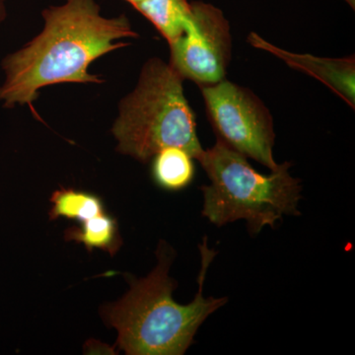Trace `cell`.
Here are the masks:
<instances>
[{
  "label": "cell",
  "instance_id": "obj_1",
  "mask_svg": "<svg viewBox=\"0 0 355 355\" xmlns=\"http://www.w3.org/2000/svg\"><path fill=\"white\" fill-rule=\"evenodd\" d=\"M43 31L2 62L6 81L0 101L6 108L33 102L44 86L64 83H102L89 65L110 51L125 48L121 39L137 38L127 16L105 18L95 0H67L42 13Z\"/></svg>",
  "mask_w": 355,
  "mask_h": 355
},
{
  "label": "cell",
  "instance_id": "obj_2",
  "mask_svg": "<svg viewBox=\"0 0 355 355\" xmlns=\"http://www.w3.org/2000/svg\"><path fill=\"white\" fill-rule=\"evenodd\" d=\"M202 266L198 291L190 304L173 298L177 282L169 277L174 251L164 241L159 244L158 265L141 279H130V288L118 302L105 306L104 321L118 331L116 345L130 355H182L193 345L205 320L227 303L226 297H205L203 286L216 251L200 246Z\"/></svg>",
  "mask_w": 355,
  "mask_h": 355
},
{
  "label": "cell",
  "instance_id": "obj_3",
  "mask_svg": "<svg viewBox=\"0 0 355 355\" xmlns=\"http://www.w3.org/2000/svg\"><path fill=\"white\" fill-rule=\"evenodd\" d=\"M198 162L210 184L202 187V214L214 225L246 221L251 235L266 226L275 227L284 216H298L302 198L300 180L292 177L291 162L279 164L270 175L257 172L246 156L217 139L203 150Z\"/></svg>",
  "mask_w": 355,
  "mask_h": 355
},
{
  "label": "cell",
  "instance_id": "obj_4",
  "mask_svg": "<svg viewBox=\"0 0 355 355\" xmlns=\"http://www.w3.org/2000/svg\"><path fill=\"white\" fill-rule=\"evenodd\" d=\"M184 79L157 58L144 64L137 88L121 100L113 135L118 151L140 162L167 147H178L198 160L203 150L195 114L184 94Z\"/></svg>",
  "mask_w": 355,
  "mask_h": 355
},
{
  "label": "cell",
  "instance_id": "obj_5",
  "mask_svg": "<svg viewBox=\"0 0 355 355\" xmlns=\"http://www.w3.org/2000/svg\"><path fill=\"white\" fill-rule=\"evenodd\" d=\"M200 88L217 139L270 171L277 170L272 116L263 102L249 89L226 79Z\"/></svg>",
  "mask_w": 355,
  "mask_h": 355
},
{
  "label": "cell",
  "instance_id": "obj_6",
  "mask_svg": "<svg viewBox=\"0 0 355 355\" xmlns=\"http://www.w3.org/2000/svg\"><path fill=\"white\" fill-rule=\"evenodd\" d=\"M169 46L170 65L182 78L200 87L225 79L232 40L228 21L217 7L202 1L191 2L184 31Z\"/></svg>",
  "mask_w": 355,
  "mask_h": 355
},
{
  "label": "cell",
  "instance_id": "obj_7",
  "mask_svg": "<svg viewBox=\"0 0 355 355\" xmlns=\"http://www.w3.org/2000/svg\"><path fill=\"white\" fill-rule=\"evenodd\" d=\"M250 43L257 48L270 51L284 60L289 67L303 70L311 76L320 79L343 98L352 108H354V76L355 64L354 58H322L310 55H298L287 53L275 48L263 41L258 35L252 34Z\"/></svg>",
  "mask_w": 355,
  "mask_h": 355
},
{
  "label": "cell",
  "instance_id": "obj_8",
  "mask_svg": "<svg viewBox=\"0 0 355 355\" xmlns=\"http://www.w3.org/2000/svg\"><path fill=\"white\" fill-rule=\"evenodd\" d=\"M133 7L155 26L169 44L182 36L191 14L188 0H144Z\"/></svg>",
  "mask_w": 355,
  "mask_h": 355
},
{
  "label": "cell",
  "instance_id": "obj_9",
  "mask_svg": "<svg viewBox=\"0 0 355 355\" xmlns=\"http://www.w3.org/2000/svg\"><path fill=\"white\" fill-rule=\"evenodd\" d=\"M193 158L183 149L167 147L153 157L154 182L166 191L184 190L195 178Z\"/></svg>",
  "mask_w": 355,
  "mask_h": 355
},
{
  "label": "cell",
  "instance_id": "obj_10",
  "mask_svg": "<svg viewBox=\"0 0 355 355\" xmlns=\"http://www.w3.org/2000/svg\"><path fill=\"white\" fill-rule=\"evenodd\" d=\"M83 225L76 226L65 231V240L84 245L88 251L100 249L114 256L120 250L121 237L118 221L106 211L81 222Z\"/></svg>",
  "mask_w": 355,
  "mask_h": 355
},
{
  "label": "cell",
  "instance_id": "obj_11",
  "mask_svg": "<svg viewBox=\"0 0 355 355\" xmlns=\"http://www.w3.org/2000/svg\"><path fill=\"white\" fill-rule=\"evenodd\" d=\"M51 219L62 218L83 222L105 212L101 198L88 191L62 188L51 198Z\"/></svg>",
  "mask_w": 355,
  "mask_h": 355
},
{
  "label": "cell",
  "instance_id": "obj_12",
  "mask_svg": "<svg viewBox=\"0 0 355 355\" xmlns=\"http://www.w3.org/2000/svg\"><path fill=\"white\" fill-rule=\"evenodd\" d=\"M6 17V9L3 0H0V23Z\"/></svg>",
  "mask_w": 355,
  "mask_h": 355
},
{
  "label": "cell",
  "instance_id": "obj_13",
  "mask_svg": "<svg viewBox=\"0 0 355 355\" xmlns=\"http://www.w3.org/2000/svg\"><path fill=\"white\" fill-rule=\"evenodd\" d=\"M125 1H127L128 3L132 4V6H135V4L139 3V2L144 1V0H125Z\"/></svg>",
  "mask_w": 355,
  "mask_h": 355
},
{
  "label": "cell",
  "instance_id": "obj_14",
  "mask_svg": "<svg viewBox=\"0 0 355 355\" xmlns=\"http://www.w3.org/2000/svg\"><path fill=\"white\" fill-rule=\"evenodd\" d=\"M345 1H347V3H349V6L352 7V9H354V7H355V0H345Z\"/></svg>",
  "mask_w": 355,
  "mask_h": 355
}]
</instances>
